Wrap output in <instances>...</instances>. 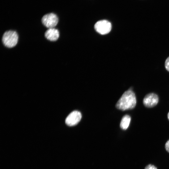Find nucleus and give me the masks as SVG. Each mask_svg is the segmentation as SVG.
<instances>
[{"label":"nucleus","instance_id":"12","mask_svg":"<svg viewBox=\"0 0 169 169\" xmlns=\"http://www.w3.org/2000/svg\"><path fill=\"white\" fill-rule=\"evenodd\" d=\"M167 118H168V120H169V112L168 113V114H167Z\"/></svg>","mask_w":169,"mask_h":169},{"label":"nucleus","instance_id":"1","mask_svg":"<svg viewBox=\"0 0 169 169\" xmlns=\"http://www.w3.org/2000/svg\"><path fill=\"white\" fill-rule=\"evenodd\" d=\"M136 104V96L134 92L131 89L125 91L117 101L116 108L121 110L133 109Z\"/></svg>","mask_w":169,"mask_h":169},{"label":"nucleus","instance_id":"2","mask_svg":"<svg viewBox=\"0 0 169 169\" xmlns=\"http://www.w3.org/2000/svg\"><path fill=\"white\" fill-rule=\"evenodd\" d=\"M18 36L17 33L14 31L9 30L5 32L2 38V41L4 45L7 47L11 48L17 44Z\"/></svg>","mask_w":169,"mask_h":169},{"label":"nucleus","instance_id":"5","mask_svg":"<svg viewBox=\"0 0 169 169\" xmlns=\"http://www.w3.org/2000/svg\"><path fill=\"white\" fill-rule=\"evenodd\" d=\"M159 98L156 94L151 93L147 94L143 100L144 105L147 108H152L156 106L158 103Z\"/></svg>","mask_w":169,"mask_h":169},{"label":"nucleus","instance_id":"11","mask_svg":"<svg viewBox=\"0 0 169 169\" xmlns=\"http://www.w3.org/2000/svg\"><path fill=\"white\" fill-rule=\"evenodd\" d=\"M165 147L166 151L169 153V139L166 143Z\"/></svg>","mask_w":169,"mask_h":169},{"label":"nucleus","instance_id":"4","mask_svg":"<svg viewBox=\"0 0 169 169\" xmlns=\"http://www.w3.org/2000/svg\"><path fill=\"white\" fill-rule=\"evenodd\" d=\"M41 21L44 25L49 28H54L57 24L59 20L56 15L51 13L44 15Z\"/></svg>","mask_w":169,"mask_h":169},{"label":"nucleus","instance_id":"7","mask_svg":"<svg viewBox=\"0 0 169 169\" xmlns=\"http://www.w3.org/2000/svg\"><path fill=\"white\" fill-rule=\"evenodd\" d=\"M45 36L48 40L54 41L59 38V33L58 29L54 28H49L45 32Z\"/></svg>","mask_w":169,"mask_h":169},{"label":"nucleus","instance_id":"10","mask_svg":"<svg viewBox=\"0 0 169 169\" xmlns=\"http://www.w3.org/2000/svg\"><path fill=\"white\" fill-rule=\"evenodd\" d=\"M144 169H157V168L153 165L149 164L146 166Z\"/></svg>","mask_w":169,"mask_h":169},{"label":"nucleus","instance_id":"3","mask_svg":"<svg viewBox=\"0 0 169 169\" xmlns=\"http://www.w3.org/2000/svg\"><path fill=\"white\" fill-rule=\"evenodd\" d=\"M94 28L98 33L105 35L110 32L112 25L111 23L108 20H102L97 22L95 25Z\"/></svg>","mask_w":169,"mask_h":169},{"label":"nucleus","instance_id":"8","mask_svg":"<svg viewBox=\"0 0 169 169\" xmlns=\"http://www.w3.org/2000/svg\"><path fill=\"white\" fill-rule=\"evenodd\" d=\"M131 120V117L128 115H125L122 117L120 123V126L123 130H125L128 127Z\"/></svg>","mask_w":169,"mask_h":169},{"label":"nucleus","instance_id":"6","mask_svg":"<svg viewBox=\"0 0 169 169\" xmlns=\"http://www.w3.org/2000/svg\"><path fill=\"white\" fill-rule=\"evenodd\" d=\"M82 115L79 111L74 110L71 112L66 117L65 122L69 126H73L77 125L80 121Z\"/></svg>","mask_w":169,"mask_h":169},{"label":"nucleus","instance_id":"9","mask_svg":"<svg viewBox=\"0 0 169 169\" xmlns=\"http://www.w3.org/2000/svg\"><path fill=\"white\" fill-rule=\"evenodd\" d=\"M165 66L166 70L169 72V57L166 59L165 61Z\"/></svg>","mask_w":169,"mask_h":169}]
</instances>
